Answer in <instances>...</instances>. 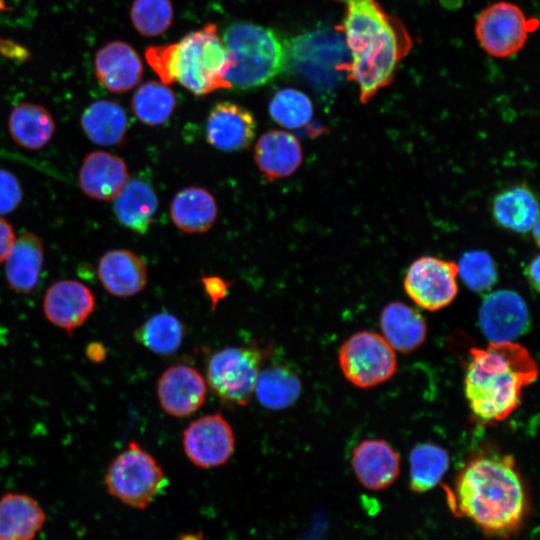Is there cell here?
<instances>
[{"instance_id":"9a60e30c","label":"cell","mask_w":540,"mask_h":540,"mask_svg":"<svg viewBox=\"0 0 540 540\" xmlns=\"http://www.w3.org/2000/svg\"><path fill=\"white\" fill-rule=\"evenodd\" d=\"M206 381L193 367L178 364L167 368L157 382L161 408L170 416L183 418L196 412L205 402Z\"/></svg>"},{"instance_id":"7a4b0ae2","label":"cell","mask_w":540,"mask_h":540,"mask_svg":"<svg viewBox=\"0 0 540 540\" xmlns=\"http://www.w3.org/2000/svg\"><path fill=\"white\" fill-rule=\"evenodd\" d=\"M342 2L341 30L349 52L345 73L357 85L361 103L366 104L394 80L399 63L412 48V38L405 25L376 0Z\"/></svg>"},{"instance_id":"e575fe53","label":"cell","mask_w":540,"mask_h":540,"mask_svg":"<svg viewBox=\"0 0 540 540\" xmlns=\"http://www.w3.org/2000/svg\"><path fill=\"white\" fill-rule=\"evenodd\" d=\"M457 269L464 284L477 293L488 291L497 282L498 275L493 258L480 249L464 252Z\"/></svg>"},{"instance_id":"8d00e7d4","label":"cell","mask_w":540,"mask_h":540,"mask_svg":"<svg viewBox=\"0 0 540 540\" xmlns=\"http://www.w3.org/2000/svg\"><path fill=\"white\" fill-rule=\"evenodd\" d=\"M22 201V189L18 179L9 171L0 169V215L9 214Z\"/></svg>"},{"instance_id":"52a82bcc","label":"cell","mask_w":540,"mask_h":540,"mask_svg":"<svg viewBox=\"0 0 540 540\" xmlns=\"http://www.w3.org/2000/svg\"><path fill=\"white\" fill-rule=\"evenodd\" d=\"M338 362L352 385L367 389L391 379L397 370L395 350L373 331L352 334L340 346Z\"/></svg>"},{"instance_id":"ab89813d","label":"cell","mask_w":540,"mask_h":540,"mask_svg":"<svg viewBox=\"0 0 540 540\" xmlns=\"http://www.w3.org/2000/svg\"><path fill=\"white\" fill-rule=\"evenodd\" d=\"M0 56L16 61H26L30 57V53L26 47L14 41L0 38Z\"/></svg>"},{"instance_id":"5bb4252c","label":"cell","mask_w":540,"mask_h":540,"mask_svg":"<svg viewBox=\"0 0 540 540\" xmlns=\"http://www.w3.org/2000/svg\"><path fill=\"white\" fill-rule=\"evenodd\" d=\"M91 289L82 282L63 279L48 287L43 298L46 319L71 335L83 325L95 309Z\"/></svg>"},{"instance_id":"ffe728a7","label":"cell","mask_w":540,"mask_h":540,"mask_svg":"<svg viewBox=\"0 0 540 540\" xmlns=\"http://www.w3.org/2000/svg\"><path fill=\"white\" fill-rule=\"evenodd\" d=\"M97 276L109 294L122 298L132 297L145 288L147 268L144 260L134 252L114 249L99 259Z\"/></svg>"},{"instance_id":"1f68e13d","label":"cell","mask_w":540,"mask_h":540,"mask_svg":"<svg viewBox=\"0 0 540 540\" xmlns=\"http://www.w3.org/2000/svg\"><path fill=\"white\" fill-rule=\"evenodd\" d=\"M185 336L182 322L168 312L156 313L134 332L136 341L159 355L175 353Z\"/></svg>"},{"instance_id":"484cf974","label":"cell","mask_w":540,"mask_h":540,"mask_svg":"<svg viewBox=\"0 0 540 540\" xmlns=\"http://www.w3.org/2000/svg\"><path fill=\"white\" fill-rule=\"evenodd\" d=\"M158 200L152 187L143 180H128L114 201L118 221L130 230L144 234L153 223Z\"/></svg>"},{"instance_id":"44dd1931","label":"cell","mask_w":540,"mask_h":540,"mask_svg":"<svg viewBox=\"0 0 540 540\" xmlns=\"http://www.w3.org/2000/svg\"><path fill=\"white\" fill-rule=\"evenodd\" d=\"M254 159L267 180H278L292 175L299 168L302 148L294 135L270 130L256 142Z\"/></svg>"},{"instance_id":"ac0fdd59","label":"cell","mask_w":540,"mask_h":540,"mask_svg":"<svg viewBox=\"0 0 540 540\" xmlns=\"http://www.w3.org/2000/svg\"><path fill=\"white\" fill-rule=\"evenodd\" d=\"M129 180L125 161L106 151L88 153L80 166L78 183L82 192L98 201H110Z\"/></svg>"},{"instance_id":"8fae6325","label":"cell","mask_w":540,"mask_h":540,"mask_svg":"<svg viewBox=\"0 0 540 540\" xmlns=\"http://www.w3.org/2000/svg\"><path fill=\"white\" fill-rule=\"evenodd\" d=\"M457 264L434 256H422L408 267L404 289L422 309L437 311L450 305L458 294Z\"/></svg>"},{"instance_id":"ba28073f","label":"cell","mask_w":540,"mask_h":540,"mask_svg":"<svg viewBox=\"0 0 540 540\" xmlns=\"http://www.w3.org/2000/svg\"><path fill=\"white\" fill-rule=\"evenodd\" d=\"M263 351L255 347H226L208 360L207 383L224 403L244 406L254 393Z\"/></svg>"},{"instance_id":"60d3db41","label":"cell","mask_w":540,"mask_h":540,"mask_svg":"<svg viewBox=\"0 0 540 540\" xmlns=\"http://www.w3.org/2000/svg\"><path fill=\"white\" fill-rule=\"evenodd\" d=\"M539 256L536 255L527 265L525 269L526 278L535 291L539 289Z\"/></svg>"},{"instance_id":"277c9868","label":"cell","mask_w":540,"mask_h":540,"mask_svg":"<svg viewBox=\"0 0 540 540\" xmlns=\"http://www.w3.org/2000/svg\"><path fill=\"white\" fill-rule=\"evenodd\" d=\"M145 58L163 84L179 82L198 96L230 88L225 75L233 61L214 24L187 34L177 43L150 46Z\"/></svg>"},{"instance_id":"5b68a950","label":"cell","mask_w":540,"mask_h":540,"mask_svg":"<svg viewBox=\"0 0 540 540\" xmlns=\"http://www.w3.org/2000/svg\"><path fill=\"white\" fill-rule=\"evenodd\" d=\"M225 47L233 64L225 75L230 88L262 86L280 73L286 50L273 30L246 22L230 25L224 32Z\"/></svg>"},{"instance_id":"83f0119b","label":"cell","mask_w":540,"mask_h":540,"mask_svg":"<svg viewBox=\"0 0 540 540\" xmlns=\"http://www.w3.org/2000/svg\"><path fill=\"white\" fill-rule=\"evenodd\" d=\"M85 135L95 144L117 146L124 142L127 133V115L122 106L111 100L91 103L81 115Z\"/></svg>"},{"instance_id":"603a6c76","label":"cell","mask_w":540,"mask_h":540,"mask_svg":"<svg viewBox=\"0 0 540 540\" xmlns=\"http://www.w3.org/2000/svg\"><path fill=\"white\" fill-rule=\"evenodd\" d=\"M5 262V277L9 287L19 293H30L36 288L43 267L44 249L41 239L32 232L24 233L15 239Z\"/></svg>"},{"instance_id":"2e32d148","label":"cell","mask_w":540,"mask_h":540,"mask_svg":"<svg viewBox=\"0 0 540 540\" xmlns=\"http://www.w3.org/2000/svg\"><path fill=\"white\" fill-rule=\"evenodd\" d=\"M350 462L358 482L374 492L389 488L401 470L398 452L382 439L361 441L353 449Z\"/></svg>"},{"instance_id":"ee69618b","label":"cell","mask_w":540,"mask_h":540,"mask_svg":"<svg viewBox=\"0 0 540 540\" xmlns=\"http://www.w3.org/2000/svg\"><path fill=\"white\" fill-rule=\"evenodd\" d=\"M533 232V235H534V241L536 242V244H538L539 242V222H537L534 227L532 228L531 230Z\"/></svg>"},{"instance_id":"7c38bea8","label":"cell","mask_w":540,"mask_h":540,"mask_svg":"<svg viewBox=\"0 0 540 540\" xmlns=\"http://www.w3.org/2000/svg\"><path fill=\"white\" fill-rule=\"evenodd\" d=\"M183 449L200 468L224 465L232 456L235 437L221 412L207 414L190 422L183 431Z\"/></svg>"},{"instance_id":"4316f807","label":"cell","mask_w":540,"mask_h":540,"mask_svg":"<svg viewBox=\"0 0 540 540\" xmlns=\"http://www.w3.org/2000/svg\"><path fill=\"white\" fill-rule=\"evenodd\" d=\"M55 129L51 113L39 104H19L8 118V130L13 141L32 151L45 147L53 138Z\"/></svg>"},{"instance_id":"e0dca14e","label":"cell","mask_w":540,"mask_h":540,"mask_svg":"<svg viewBox=\"0 0 540 540\" xmlns=\"http://www.w3.org/2000/svg\"><path fill=\"white\" fill-rule=\"evenodd\" d=\"M255 130L253 114L245 107L230 101L217 103L206 121L207 141L225 152L248 147L254 138Z\"/></svg>"},{"instance_id":"cb8c5ba5","label":"cell","mask_w":540,"mask_h":540,"mask_svg":"<svg viewBox=\"0 0 540 540\" xmlns=\"http://www.w3.org/2000/svg\"><path fill=\"white\" fill-rule=\"evenodd\" d=\"M45 523V512L31 496L7 493L0 498V540H33Z\"/></svg>"},{"instance_id":"4fadbf2b","label":"cell","mask_w":540,"mask_h":540,"mask_svg":"<svg viewBox=\"0 0 540 540\" xmlns=\"http://www.w3.org/2000/svg\"><path fill=\"white\" fill-rule=\"evenodd\" d=\"M479 324L492 343L513 342L529 328L530 318L523 298L512 290L488 294L479 309Z\"/></svg>"},{"instance_id":"6da1fadb","label":"cell","mask_w":540,"mask_h":540,"mask_svg":"<svg viewBox=\"0 0 540 540\" xmlns=\"http://www.w3.org/2000/svg\"><path fill=\"white\" fill-rule=\"evenodd\" d=\"M454 514L470 520L486 536L509 539L524 527L530 500L515 460L486 454L471 459L447 492Z\"/></svg>"},{"instance_id":"f1b7e54d","label":"cell","mask_w":540,"mask_h":540,"mask_svg":"<svg viewBox=\"0 0 540 540\" xmlns=\"http://www.w3.org/2000/svg\"><path fill=\"white\" fill-rule=\"evenodd\" d=\"M174 224L186 233H203L215 222L217 205L204 188L187 187L179 191L170 205Z\"/></svg>"},{"instance_id":"7bdbcfd3","label":"cell","mask_w":540,"mask_h":540,"mask_svg":"<svg viewBox=\"0 0 540 540\" xmlns=\"http://www.w3.org/2000/svg\"><path fill=\"white\" fill-rule=\"evenodd\" d=\"M178 540H204V536L201 532L198 533H184L178 537Z\"/></svg>"},{"instance_id":"836d02e7","label":"cell","mask_w":540,"mask_h":540,"mask_svg":"<svg viewBox=\"0 0 540 540\" xmlns=\"http://www.w3.org/2000/svg\"><path fill=\"white\" fill-rule=\"evenodd\" d=\"M269 113L273 120L286 128H300L312 118L313 105L303 92L284 88L277 91L269 103Z\"/></svg>"},{"instance_id":"b9f144b4","label":"cell","mask_w":540,"mask_h":540,"mask_svg":"<svg viewBox=\"0 0 540 540\" xmlns=\"http://www.w3.org/2000/svg\"><path fill=\"white\" fill-rule=\"evenodd\" d=\"M85 354L90 361L100 363L106 358L107 350L103 344L92 342L86 347Z\"/></svg>"},{"instance_id":"d590c367","label":"cell","mask_w":540,"mask_h":540,"mask_svg":"<svg viewBox=\"0 0 540 540\" xmlns=\"http://www.w3.org/2000/svg\"><path fill=\"white\" fill-rule=\"evenodd\" d=\"M130 16L140 34L157 36L170 26L173 9L170 0H134Z\"/></svg>"},{"instance_id":"30bf717a","label":"cell","mask_w":540,"mask_h":540,"mask_svg":"<svg viewBox=\"0 0 540 540\" xmlns=\"http://www.w3.org/2000/svg\"><path fill=\"white\" fill-rule=\"evenodd\" d=\"M538 26L515 4L500 1L478 15L475 34L481 47L491 56L510 57L525 45L528 34Z\"/></svg>"},{"instance_id":"f546056e","label":"cell","mask_w":540,"mask_h":540,"mask_svg":"<svg viewBox=\"0 0 540 540\" xmlns=\"http://www.w3.org/2000/svg\"><path fill=\"white\" fill-rule=\"evenodd\" d=\"M254 393L263 407L285 409L298 400L301 381L291 367L274 364L259 372Z\"/></svg>"},{"instance_id":"3957f363","label":"cell","mask_w":540,"mask_h":540,"mask_svg":"<svg viewBox=\"0 0 540 540\" xmlns=\"http://www.w3.org/2000/svg\"><path fill=\"white\" fill-rule=\"evenodd\" d=\"M538 376L526 347L516 342H490L473 347L464 376V393L474 416L483 423L508 418L521 404L522 392Z\"/></svg>"},{"instance_id":"4dcf8cb0","label":"cell","mask_w":540,"mask_h":540,"mask_svg":"<svg viewBox=\"0 0 540 540\" xmlns=\"http://www.w3.org/2000/svg\"><path fill=\"white\" fill-rule=\"evenodd\" d=\"M450 465L449 454L433 443L417 444L409 455V488L425 493L442 481Z\"/></svg>"},{"instance_id":"74e56055","label":"cell","mask_w":540,"mask_h":540,"mask_svg":"<svg viewBox=\"0 0 540 540\" xmlns=\"http://www.w3.org/2000/svg\"><path fill=\"white\" fill-rule=\"evenodd\" d=\"M202 284L213 306L217 305L228 293V283L219 277H203Z\"/></svg>"},{"instance_id":"f35d334b","label":"cell","mask_w":540,"mask_h":540,"mask_svg":"<svg viewBox=\"0 0 540 540\" xmlns=\"http://www.w3.org/2000/svg\"><path fill=\"white\" fill-rule=\"evenodd\" d=\"M15 232L11 224L0 217V264L5 262L15 242Z\"/></svg>"},{"instance_id":"d6a6232c","label":"cell","mask_w":540,"mask_h":540,"mask_svg":"<svg viewBox=\"0 0 540 540\" xmlns=\"http://www.w3.org/2000/svg\"><path fill=\"white\" fill-rule=\"evenodd\" d=\"M175 95L168 87L155 81L142 84L132 98V111L144 124L161 125L172 115Z\"/></svg>"},{"instance_id":"d4e9b609","label":"cell","mask_w":540,"mask_h":540,"mask_svg":"<svg viewBox=\"0 0 540 540\" xmlns=\"http://www.w3.org/2000/svg\"><path fill=\"white\" fill-rule=\"evenodd\" d=\"M492 215L502 228L528 233L539 222L537 198L526 184L511 186L495 195Z\"/></svg>"},{"instance_id":"8992f818","label":"cell","mask_w":540,"mask_h":540,"mask_svg":"<svg viewBox=\"0 0 540 540\" xmlns=\"http://www.w3.org/2000/svg\"><path fill=\"white\" fill-rule=\"evenodd\" d=\"M104 480L112 496L136 509L147 508L168 484L160 464L137 442L112 459Z\"/></svg>"},{"instance_id":"7402d4cb","label":"cell","mask_w":540,"mask_h":540,"mask_svg":"<svg viewBox=\"0 0 540 540\" xmlns=\"http://www.w3.org/2000/svg\"><path fill=\"white\" fill-rule=\"evenodd\" d=\"M380 328L382 336L390 346L402 353L415 351L427 337V324L422 314L398 301L391 302L383 308Z\"/></svg>"},{"instance_id":"9c48e42d","label":"cell","mask_w":540,"mask_h":540,"mask_svg":"<svg viewBox=\"0 0 540 540\" xmlns=\"http://www.w3.org/2000/svg\"><path fill=\"white\" fill-rule=\"evenodd\" d=\"M294 71L311 84L330 83L336 73H345L349 52L341 35L314 31L290 41L286 52Z\"/></svg>"},{"instance_id":"d6986e66","label":"cell","mask_w":540,"mask_h":540,"mask_svg":"<svg viewBox=\"0 0 540 540\" xmlns=\"http://www.w3.org/2000/svg\"><path fill=\"white\" fill-rule=\"evenodd\" d=\"M94 70L104 88L120 93L138 84L143 66L133 47L122 41H112L96 52Z\"/></svg>"}]
</instances>
